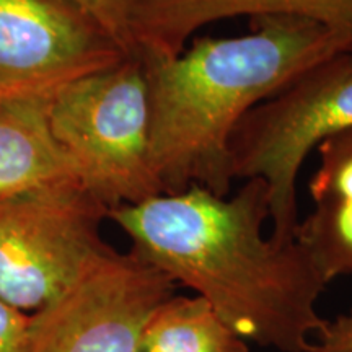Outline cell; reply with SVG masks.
<instances>
[{
	"label": "cell",
	"mask_w": 352,
	"mask_h": 352,
	"mask_svg": "<svg viewBox=\"0 0 352 352\" xmlns=\"http://www.w3.org/2000/svg\"><path fill=\"white\" fill-rule=\"evenodd\" d=\"M131 252L191 289L246 342L308 352L324 328L316 302L328 283L296 240L264 236L270 197L261 179L235 195L192 186L108 212Z\"/></svg>",
	"instance_id": "1"
},
{
	"label": "cell",
	"mask_w": 352,
	"mask_h": 352,
	"mask_svg": "<svg viewBox=\"0 0 352 352\" xmlns=\"http://www.w3.org/2000/svg\"><path fill=\"white\" fill-rule=\"evenodd\" d=\"M252 21L239 36L197 38L173 57H140L162 195L192 186L230 195V142L240 121L311 65L349 52L344 39L311 20L271 15Z\"/></svg>",
	"instance_id": "2"
},
{
	"label": "cell",
	"mask_w": 352,
	"mask_h": 352,
	"mask_svg": "<svg viewBox=\"0 0 352 352\" xmlns=\"http://www.w3.org/2000/svg\"><path fill=\"white\" fill-rule=\"evenodd\" d=\"M47 120L78 182L108 209L160 196L151 160V101L144 63H120L57 88Z\"/></svg>",
	"instance_id": "3"
},
{
	"label": "cell",
	"mask_w": 352,
	"mask_h": 352,
	"mask_svg": "<svg viewBox=\"0 0 352 352\" xmlns=\"http://www.w3.org/2000/svg\"><path fill=\"white\" fill-rule=\"evenodd\" d=\"M352 129V52L311 65L254 107L230 142L233 179H261L270 197L271 235L296 240L297 183L310 153Z\"/></svg>",
	"instance_id": "4"
},
{
	"label": "cell",
	"mask_w": 352,
	"mask_h": 352,
	"mask_svg": "<svg viewBox=\"0 0 352 352\" xmlns=\"http://www.w3.org/2000/svg\"><path fill=\"white\" fill-rule=\"evenodd\" d=\"M108 209L78 184L0 201V297L33 314L63 294L111 246Z\"/></svg>",
	"instance_id": "5"
},
{
	"label": "cell",
	"mask_w": 352,
	"mask_h": 352,
	"mask_svg": "<svg viewBox=\"0 0 352 352\" xmlns=\"http://www.w3.org/2000/svg\"><path fill=\"white\" fill-rule=\"evenodd\" d=\"M176 287L134 252L109 248L30 314L28 352H139L148 320Z\"/></svg>",
	"instance_id": "6"
},
{
	"label": "cell",
	"mask_w": 352,
	"mask_h": 352,
	"mask_svg": "<svg viewBox=\"0 0 352 352\" xmlns=\"http://www.w3.org/2000/svg\"><path fill=\"white\" fill-rule=\"evenodd\" d=\"M126 56L70 0H0V100L52 95Z\"/></svg>",
	"instance_id": "7"
},
{
	"label": "cell",
	"mask_w": 352,
	"mask_h": 352,
	"mask_svg": "<svg viewBox=\"0 0 352 352\" xmlns=\"http://www.w3.org/2000/svg\"><path fill=\"white\" fill-rule=\"evenodd\" d=\"M50 96L0 100V201L50 188L82 186L52 135L47 120Z\"/></svg>",
	"instance_id": "8"
},
{
	"label": "cell",
	"mask_w": 352,
	"mask_h": 352,
	"mask_svg": "<svg viewBox=\"0 0 352 352\" xmlns=\"http://www.w3.org/2000/svg\"><path fill=\"white\" fill-rule=\"evenodd\" d=\"M139 352H250L204 298L171 296L153 311Z\"/></svg>",
	"instance_id": "9"
},
{
	"label": "cell",
	"mask_w": 352,
	"mask_h": 352,
	"mask_svg": "<svg viewBox=\"0 0 352 352\" xmlns=\"http://www.w3.org/2000/svg\"><path fill=\"white\" fill-rule=\"evenodd\" d=\"M296 239L329 284L352 276V201L320 199L300 220Z\"/></svg>",
	"instance_id": "10"
},
{
	"label": "cell",
	"mask_w": 352,
	"mask_h": 352,
	"mask_svg": "<svg viewBox=\"0 0 352 352\" xmlns=\"http://www.w3.org/2000/svg\"><path fill=\"white\" fill-rule=\"evenodd\" d=\"M316 152L320 164L308 182L311 201H352V129L323 140Z\"/></svg>",
	"instance_id": "11"
},
{
	"label": "cell",
	"mask_w": 352,
	"mask_h": 352,
	"mask_svg": "<svg viewBox=\"0 0 352 352\" xmlns=\"http://www.w3.org/2000/svg\"><path fill=\"white\" fill-rule=\"evenodd\" d=\"M94 19L127 54H131L129 0H70Z\"/></svg>",
	"instance_id": "12"
},
{
	"label": "cell",
	"mask_w": 352,
	"mask_h": 352,
	"mask_svg": "<svg viewBox=\"0 0 352 352\" xmlns=\"http://www.w3.org/2000/svg\"><path fill=\"white\" fill-rule=\"evenodd\" d=\"M30 314L0 297V352H28Z\"/></svg>",
	"instance_id": "13"
},
{
	"label": "cell",
	"mask_w": 352,
	"mask_h": 352,
	"mask_svg": "<svg viewBox=\"0 0 352 352\" xmlns=\"http://www.w3.org/2000/svg\"><path fill=\"white\" fill-rule=\"evenodd\" d=\"M308 352H352V311L327 321Z\"/></svg>",
	"instance_id": "14"
}]
</instances>
